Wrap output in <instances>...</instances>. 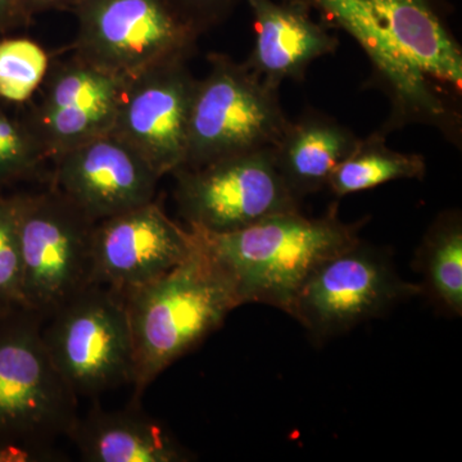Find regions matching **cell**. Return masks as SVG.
<instances>
[{"instance_id": "e0dca14e", "label": "cell", "mask_w": 462, "mask_h": 462, "mask_svg": "<svg viewBox=\"0 0 462 462\" xmlns=\"http://www.w3.org/2000/svg\"><path fill=\"white\" fill-rule=\"evenodd\" d=\"M358 139L337 118L309 108L297 120H289L273 147V161L289 190L302 202L328 187L331 175L354 151Z\"/></svg>"}, {"instance_id": "9c48e42d", "label": "cell", "mask_w": 462, "mask_h": 462, "mask_svg": "<svg viewBox=\"0 0 462 462\" xmlns=\"http://www.w3.org/2000/svg\"><path fill=\"white\" fill-rule=\"evenodd\" d=\"M71 12L78 20L74 56L127 80L189 60L199 39L167 0H85Z\"/></svg>"}, {"instance_id": "30bf717a", "label": "cell", "mask_w": 462, "mask_h": 462, "mask_svg": "<svg viewBox=\"0 0 462 462\" xmlns=\"http://www.w3.org/2000/svg\"><path fill=\"white\" fill-rule=\"evenodd\" d=\"M172 175L179 214L191 229L230 233L272 216L300 211V200L276 169L273 148L180 167Z\"/></svg>"}, {"instance_id": "cb8c5ba5", "label": "cell", "mask_w": 462, "mask_h": 462, "mask_svg": "<svg viewBox=\"0 0 462 462\" xmlns=\"http://www.w3.org/2000/svg\"><path fill=\"white\" fill-rule=\"evenodd\" d=\"M27 25L23 0H0V36Z\"/></svg>"}, {"instance_id": "5b68a950", "label": "cell", "mask_w": 462, "mask_h": 462, "mask_svg": "<svg viewBox=\"0 0 462 462\" xmlns=\"http://www.w3.org/2000/svg\"><path fill=\"white\" fill-rule=\"evenodd\" d=\"M207 60L208 72L194 90L181 167L273 148L289 123L278 88L227 54L214 51Z\"/></svg>"}, {"instance_id": "d6986e66", "label": "cell", "mask_w": 462, "mask_h": 462, "mask_svg": "<svg viewBox=\"0 0 462 462\" xmlns=\"http://www.w3.org/2000/svg\"><path fill=\"white\" fill-rule=\"evenodd\" d=\"M427 162L421 154L403 153L387 145L382 132L358 139L349 156L343 161L328 182V189L337 199L373 189L385 182L422 180Z\"/></svg>"}, {"instance_id": "8fae6325", "label": "cell", "mask_w": 462, "mask_h": 462, "mask_svg": "<svg viewBox=\"0 0 462 462\" xmlns=\"http://www.w3.org/2000/svg\"><path fill=\"white\" fill-rule=\"evenodd\" d=\"M129 80L72 54L50 66L23 118L48 160L114 129Z\"/></svg>"}, {"instance_id": "d4e9b609", "label": "cell", "mask_w": 462, "mask_h": 462, "mask_svg": "<svg viewBox=\"0 0 462 462\" xmlns=\"http://www.w3.org/2000/svg\"><path fill=\"white\" fill-rule=\"evenodd\" d=\"M85 0H23V14L27 23H32L33 17L50 11H69L78 7Z\"/></svg>"}, {"instance_id": "7c38bea8", "label": "cell", "mask_w": 462, "mask_h": 462, "mask_svg": "<svg viewBox=\"0 0 462 462\" xmlns=\"http://www.w3.org/2000/svg\"><path fill=\"white\" fill-rule=\"evenodd\" d=\"M193 233L171 220L156 200L96 223L90 281L123 294L153 282L181 263Z\"/></svg>"}, {"instance_id": "3957f363", "label": "cell", "mask_w": 462, "mask_h": 462, "mask_svg": "<svg viewBox=\"0 0 462 462\" xmlns=\"http://www.w3.org/2000/svg\"><path fill=\"white\" fill-rule=\"evenodd\" d=\"M364 224L340 220L334 205L321 217L287 212L230 233L188 229L224 267L242 305L260 303L285 312L298 288L322 261L360 240Z\"/></svg>"}, {"instance_id": "277c9868", "label": "cell", "mask_w": 462, "mask_h": 462, "mask_svg": "<svg viewBox=\"0 0 462 462\" xmlns=\"http://www.w3.org/2000/svg\"><path fill=\"white\" fill-rule=\"evenodd\" d=\"M44 316L8 306L0 314V445L25 449L39 461L69 436L78 396L58 372L42 339Z\"/></svg>"}, {"instance_id": "7a4b0ae2", "label": "cell", "mask_w": 462, "mask_h": 462, "mask_svg": "<svg viewBox=\"0 0 462 462\" xmlns=\"http://www.w3.org/2000/svg\"><path fill=\"white\" fill-rule=\"evenodd\" d=\"M190 231L193 248L180 263L121 296L135 354L134 402L167 367L220 329L230 312L243 306L230 276Z\"/></svg>"}, {"instance_id": "5bb4252c", "label": "cell", "mask_w": 462, "mask_h": 462, "mask_svg": "<svg viewBox=\"0 0 462 462\" xmlns=\"http://www.w3.org/2000/svg\"><path fill=\"white\" fill-rule=\"evenodd\" d=\"M53 162L51 187L94 223L152 202L162 179L114 133L97 136Z\"/></svg>"}, {"instance_id": "4fadbf2b", "label": "cell", "mask_w": 462, "mask_h": 462, "mask_svg": "<svg viewBox=\"0 0 462 462\" xmlns=\"http://www.w3.org/2000/svg\"><path fill=\"white\" fill-rule=\"evenodd\" d=\"M189 60L152 67L129 80L111 133L163 178L184 165L197 80Z\"/></svg>"}, {"instance_id": "6da1fadb", "label": "cell", "mask_w": 462, "mask_h": 462, "mask_svg": "<svg viewBox=\"0 0 462 462\" xmlns=\"http://www.w3.org/2000/svg\"><path fill=\"white\" fill-rule=\"evenodd\" d=\"M329 29L345 30L372 65V84L389 103L379 132L431 126L462 139V50L445 0H291Z\"/></svg>"}, {"instance_id": "44dd1931", "label": "cell", "mask_w": 462, "mask_h": 462, "mask_svg": "<svg viewBox=\"0 0 462 462\" xmlns=\"http://www.w3.org/2000/svg\"><path fill=\"white\" fill-rule=\"evenodd\" d=\"M0 102V194L5 188L38 175L47 154L25 118L9 114Z\"/></svg>"}, {"instance_id": "7402d4cb", "label": "cell", "mask_w": 462, "mask_h": 462, "mask_svg": "<svg viewBox=\"0 0 462 462\" xmlns=\"http://www.w3.org/2000/svg\"><path fill=\"white\" fill-rule=\"evenodd\" d=\"M0 305L23 307V264L12 197L0 194Z\"/></svg>"}, {"instance_id": "603a6c76", "label": "cell", "mask_w": 462, "mask_h": 462, "mask_svg": "<svg viewBox=\"0 0 462 462\" xmlns=\"http://www.w3.org/2000/svg\"><path fill=\"white\" fill-rule=\"evenodd\" d=\"M199 35L224 23L243 0H167Z\"/></svg>"}, {"instance_id": "ac0fdd59", "label": "cell", "mask_w": 462, "mask_h": 462, "mask_svg": "<svg viewBox=\"0 0 462 462\" xmlns=\"http://www.w3.org/2000/svg\"><path fill=\"white\" fill-rule=\"evenodd\" d=\"M416 269L425 294L439 311L462 315V216L458 209L440 212L416 252Z\"/></svg>"}, {"instance_id": "ba28073f", "label": "cell", "mask_w": 462, "mask_h": 462, "mask_svg": "<svg viewBox=\"0 0 462 462\" xmlns=\"http://www.w3.org/2000/svg\"><path fill=\"white\" fill-rule=\"evenodd\" d=\"M421 293L420 284L398 275L385 252L360 239L322 261L298 288L285 314L316 342H324Z\"/></svg>"}, {"instance_id": "2e32d148", "label": "cell", "mask_w": 462, "mask_h": 462, "mask_svg": "<svg viewBox=\"0 0 462 462\" xmlns=\"http://www.w3.org/2000/svg\"><path fill=\"white\" fill-rule=\"evenodd\" d=\"M134 402L123 410L93 407L69 437L87 462H187L190 452L167 427Z\"/></svg>"}, {"instance_id": "52a82bcc", "label": "cell", "mask_w": 462, "mask_h": 462, "mask_svg": "<svg viewBox=\"0 0 462 462\" xmlns=\"http://www.w3.org/2000/svg\"><path fill=\"white\" fill-rule=\"evenodd\" d=\"M11 197L23 264V307L48 318L91 284L96 223L53 187Z\"/></svg>"}, {"instance_id": "ffe728a7", "label": "cell", "mask_w": 462, "mask_h": 462, "mask_svg": "<svg viewBox=\"0 0 462 462\" xmlns=\"http://www.w3.org/2000/svg\"><path fill=\"white\" fill-rule=\"evenodd\" d=\"M50 66V56L38 42L17 36H0V102L29 103L38 93Z\"/></svg>"}, {"instance_id": "9a60e30c", "label": "cell", "mask_w": 462, "mask_h": 462, "mask_svg": "<svg viewBox=\"0 0 462 462\" xmlns=\"http://www.w3.org/2000/svg\"><path fill=\"white\" fill-rule=\"evenodd\" d=\"M254 23V44L245 65L264 83L281 89L287 80L300 81L319 58L329 56L339 41L311 12L291 0H243Z\"/></svg>"}, {"instance_id": "8992f818", "label": "cell", "mask_w": 462, "mask_h": 462, "mask_svg": "<svg viewBox=\"0 0 462 462\" xmlns=\"http://www.w3.org/2000/svg\"><path fill=\"white\" fill-rule=\"evenodd\" d=\"M48 318L42 339L76 396L97 397L133 384V333L120 294L90 284Z\"/></svg>"}, {"instance_id": "4316f807", "label": "cell", "mask_w": 462, "mask_h": 462, "mask_svg": "<svg viewBox=\"0 0 462 462\" xmlns=\"http://www.w3.org/2000/svg\"><path fill=\"white\" fill-rule=\"evenodd\" d=\"M5 307H8V306H3V305H0V314H2L3 310H5Z\"/></svg>"}, {"instance_id": "484cf974", "label": "cell", "mask_w": 462, "mask_h": 462, "mask_svg": "<svg viewBox=\"0 0 462 462\" xmlns=\"http://www.w3.org/2000/svg\"><path fill=\"white\" fill-rule=\"evenodd\" d=\"M39 461L36 456L25 449L0 445V462Z\"/></svg>"}]
</instances>
